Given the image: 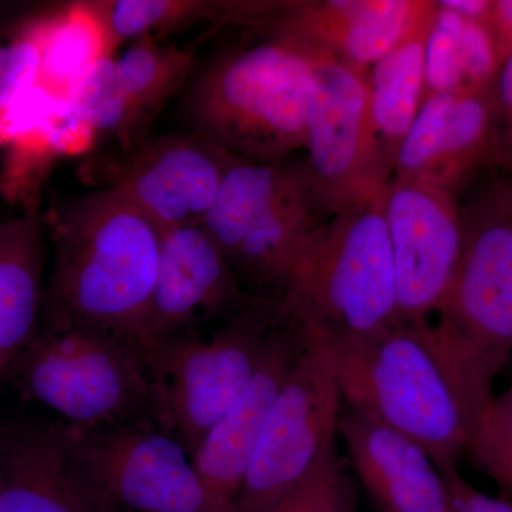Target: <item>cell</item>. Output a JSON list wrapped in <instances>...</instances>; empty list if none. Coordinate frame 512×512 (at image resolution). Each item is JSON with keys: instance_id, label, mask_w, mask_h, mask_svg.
Listing matches in <instances>:
<instances>
[{"instance_id": "1", "label": "cell", "mask_w": 512, "mask_h": 512, "mask_svg": "<svg viewBox=\"0 0 512 512\" xmlns=\"http://www.w3.org/2000/svg\"><path fill=\"white\" fill-rule=\"evenodd\" d=\"M43 222L55 261L42 325L87 326L143 345L161 232L110 187L53 201Z\"/></svg>"}, {"instance_id": "2", "label": "cell", "mask_w": 512, "mask_h": 512, "mask_svg": "<svg viewBox=\"0 0 512 512\" xmlns=\"http://www.w3.org/2000/svg\"><path fill=\"white\" fill-rule=\"evenodd\" d=\"M470 187L460 202V264L430 330L477 429L494 397L495 379L512 355V217L495 171Z\"/></svg>"}, {"instance_id": "3", "label": "cell", "mask_w": 512, "mask_h": 512, "mask_svg": "<svg viewBox=\"0 0 512 512\" xmlns=\"http://www.w3.org/2000/svg\"><path fill=\"white\" fill-rule=\"evenodd\" d=\"M265 42L221 56L191 82L192 130L229 156L282 163L305 147L312 59L301 37L272 18Z\"/></svg>"}, {"instance_id": "4", "label": "cell", "mask_w": 512, "mask_h": 512, "mask_svg": "<svg viewBox=\"0 0 512 512\" xmlns=\"http://www.w3.org/2000/svg\"><path fill=\"white\" fill-rule=\"evenodd\" d=\"M272 299L320 349L362 342L397 323L396 272L379 195L323 222Z\"/></svg>"}, {"instance_id": "5", "label": "cell", "mask_w": 512, "mask_h": 512, "mask_svg": "<svg viewBox=\"0 0 512 512\" xmlns=\"http://www.w3.org/2000/svg\"><path fill=\"white\" fill-rule=\"evenodd\" d=\"M430 325L394 323L362 342L319 349L343 404L419 444L444 474L457 470L476 429L437 355Z\"/></svg>"}, {"instance_id": "6", "label": "cell", "mask_w": 512, "mask_h": 512, "mask_svg": "<svg viewBox=\"0 0 512 512\" xmlns=\"http://www.w3.org/2000/svg\"><path fill=\"white\" fill-rule=\"evenodd\" d=\"M6 382L72 429L153 421V383L143 345L107 330L40 325Z\"/></svg>"}, {"instance_id": "7", "label": "cell", "mask_w": 512, "mask_h": 512, "mask_svg": "<svg viewBox=\"0 0 512 512\" xmlns=\"http://www.w3.org/2000/svg\"><path fill=\"white\" fill-rule=\"evenodd\" d=\"M279 315L278 302L254 296L211 335L195 329L144 343L153 423L190 456L251 382Z\"/></svg>"}, {"instance_id": "8", "label": "cell", "mask_w": 512, "mask_h": 512, "mask_svg": "<svg viewBox=\"0 0 512 512\" xmlns=\"http://www.w3.org/2000/svg\"><path fill=\"white\" fill-rule=\"evenodd\" d=\"M343 399L328 357L309 340L269 414L235 512H271L336 451Z\"/></svg>"}, {"instance_id": "9", "label": "cell", "mask_w": 512, "mask_h": 512, "mask_svg": "<svg viewBox=\"0 0 512 512\" xmlns=\"http://www.w3.org/2000/svg\"><path fill=\"white\" fill-rule=\"evenodd\" d=\"M299 37L311 53L313 72L303 167L320 210L330 218L386 188L373 158L369 86L366 72Z\"/></svg>"}, {"instance_id": "10", "label": "cell", "mask_w": 512, "mask_h": 512, "mask_svg": "<svg viewBox=\"0 0 512 512\" xmlns=\"http://www.w3.org/2000/svg\"><path fill=\"white\" fill-rule=\"evenodd\" d=\"M64 429L113 512H235L204 484L183 444L153 421Z\"/></svg>"}, {"instance_id": "11", "label": "cell", "mask_w": 512, "mask_h": 512, "mask_svg": "<svg viewBox=\"0 0 512 512\" xmlns=\"http://www.w3.org/2000/svg\"><path fill=\"white\" fill-rule=\"evenodd\" d=\"M396 272L397 323L439 311L463 251L457 195L413 180H390L379 194Z\"/></svg>"}, {"instance_id": "12", "label": "cell", "mask_w": 512, "mask_h": 512, "mask_svg": "<svg viewBox=\"0 0 512 512\" xmlns=\"http://www.w3.org/2000/svg\"><path fill=\"white\" fill-rule=\"evenodd\" d=\"M235 160L195 131L168 134L116 165L107 187L160 232L201 224Z\"/></svg>"}, {"instance_id": "13", "label": "cell", "mask_w": 512, "mask_h": 512, "mask_svg": "<svg viewBox=\"0 0 512 512\" xmlns=\"http://www.w3.org/2000/svg\"><path fill=\"white\" fill-rule=\"evenodd\" d=\"M308 345L305 329L281 308L251 382L192 454L198 476L222 500L237 503L266 420Z\"/></svg>"}, {"instance_id": "14", "label": "cell", "mask_w": 512, "mask_h": 512, "mask_svg": "<svg viewBox=\"0 0 512 512\" xmlns=\"http://www.w3.org/2000/svg\"><path fill=\"white\" fill-rule=\"evenodd\" d=\"M252 298L200 224L165 229L143 345L190 332L221 315L231 316Z\"/></svg>"}, {"instance_id": "15", "label": "cell", "mask_w": 512, "mask_h": 512, "mask_svg": "<svg viewBox=\"0 0 512 512\" xmlns=\"http://www.w3.org/2000/svg\"><path fill=\"white\" fill-rule=\"evenodd\" d=\"M0 512H113L62 423L0 429Z\"/></svg>"}, {"instance_id": "16", "label": "cell", "mask_w": 512, "mask_h": 512, "mask_svg": "<svg viewBox=\"0 0 512 512\" xmlns=\"http://www.w3.org/2000/svg\"><path fill=\"white\" fill-rule=\"evenodd\" d=\"M339 433L376 512H453L446 480L419 444L345 404Z\"/></svg>"}, {"instance_id": "17", "label": "cell", "mask_w": 512, "mask_h": 512, "mask_svg": "<svg viewBox=\"0 0 512 512\" xmlns=\"http://www.w3.org/2000/svg\"><path fill=\"white\" fill-rule=\"evenodd\" d=\"M433 5L417 0L286 3L276 22L365 72L392 52Z\"/></svg>"}, {"instance_id": "18", "label": "cell", "mask_w": 512, "mask_h": 512, "mask_svg": "<svg viewBox=\"0 0 512 512\" xmlns=\"http://www.w3.org/2000/svg\"><path fill=\"white\" fill-rule=\"evenodd\" d=\"M45 231L39 204L0 221V387L42 325Z\"/></svg>"}, {"instance_id": "19", "label": "cell", "mask_w": 512, "mask_h": 512, "mask_svg": "<svg viewBox=\"0 0 512 512\" xmlns=\"http://www.w3.org/2000/svg\"><path fill=\"white\" fill-rule=\"evenodd\" d=\"M437 2L367 76L373 158L384 187L393 177L397 150L424 100V55Z\"/></svg>"}, {"instance_id": "20", "label": "cell", "mask_w": 512, "mask_h": 512, "mask_svg": "<svg viewBox=\"0 0 512 512\" xmlns=\"http://www.w3.org/2000/svg\"><path fill=\"white\" fill-rule=\"evenodd\" d=\"M109 37L111 53L140 37H158L200 22H268L284 6L276 2H207V0H89Z\"/></svg>"}, {"instance_id": "21", "label": "cell", "mask_w": 512, "mask_h": 512, "mask_svg": "<svg viewBox=\"0 0 512 512\" xmlns=\"http://www.w3.org/2000/svg\"><path fill=\"white\" fill-rule=\"evenodd\" d=\"M498 67L485 23L463 18L437 2L424 55V97L488 90Z\"/></svg>"}, {"instance_id": "22", "label": "cell", "mask_w": 512, "mask_h": 512, "mask_svg": "<svg viewBox=\"0 0 512 512\" xmlns=\"http://www.w3.org/2000/svg\"><path fill=\"white\" fill-rule=\"evenodd\" d=\"M303 171V165L289 160L255 163L237 158L234 161L200 224L227 262L259 215L279 200L302 177Z\"/></svg>"}, {"instance_id": "23", "label": "cell", "mask_w": 512, "mask_h": 512, "mask_svg": "<svg viewBox=\"0 0 512 512\" xmlns=\"http://www.w3.org/2000/svg\"><path fill=\"white\" fill-rule=\"evenodd\" d=\"M495 170H498L497 127L490 89L456 94L439 157L424 183L457 195L477 177Z\"/></svg>"}, {"instance_id": "24", "label": "cell", "mask_w": 512, "mask_h": 512, "mask_svg": "<svg viewBox=\"0 0 512 512\" xmlns=\"http://www.w3.org/2000/svg\"><path fill=\"white\" fill-rule=\"evenodd\" d=\"M113 56L106 29L89 0L47 13L37 87L66 100L77 80L103 57Z\"/></svg>"}, {"instance_id": "25", "label": "cell", "mask_w": 512, "mask_h": 512, "mask_svg": "<svg viewBox=\"0 0 512 512\" xmlns=\"http://www.w3.org/2000/svg\"><path fill=\"white\" fill-rule=\"evenodd\" d=\"M116 66L124 92L144 128L171 97L191 82L195 56L190 50L163 45L146 36L134 40L116 59Z\"/></svg>"}, {"instance_id": "26", "label": "cell", "mask_w": 512, "mask_h": 512, "mask_svg": "<svg viewBox=\"0 0 512 512\" xmlns=\"http://www.w3.org/2000/svg\"><path fill=\"white\" fill-rule=\"evenodd\" d=\"M66 101L96 134H109L131 146L143 131L113 56L103 57L90 67L74 84Z\"/></svg>"}, {"instance_id": "27", "label": "cell", "mask_w": 512, "mask_h": 512, "mask_svg": "<svg viewBox=\"0 0 512 512\" xmlns=\"http://www.w3.org/2000/svg\"><path fill=\"white\" fill-rule=\"evenodd\" d=\"M46 22L47 13L26 20L8 43H0V147L10 111L39 83Z\"/></svg>"}, {"instance_id": "28", "label": "cell", "mask_w": 512, "mask_h": 512, "mask_svg": "<svg viewBox=\"0 0 512 512\" xmlns=\"http://www.w3.org/2000/svg\"><path fill=\"white\" fill-rule=\"evenodd\" d=\"M467 453L512 504V383L485 407Z\"/></svg>"}, {"instance_id": "29", "label": "cell", "mask_w": 512, "mask_h": 512, "mask_svg": "<svg viewBox=\"0 0 512 512\" xmlns=\"http://www.w3.org/2000/svg\"><path fill=\"white\" fill-rule=\"evenodd\" d=\"M456 94L424 97L412 127L397 150L392 180L426 181L439 157L448 114Z\"/></svg>"}, {"instance_id": "30", "label": "cell", "mask_w": 512, "mask_h": 512, "mask_svg": "<svg viewBox=\"0 0 512 512\" xmlns=\"http://www.w3.org/2000/svg\"><path fill=\"white\" fill-rule=\"evenodd\" d=\"M355 484L338 453L332 454L271 512H356Z\"/></svg>"}, {"instance_id": "31", "label": "cell", "mask_w": 512, "mask_h": 512, "mask_svg": "<svg viewBox=\"0 0 512 512\" xmlns=\"http://www.w3.org/2000/svg\"><path fill=\"white\" fill-rule=\"evenodd\" d=\"M451 497V511L453 512H512V504L503 497L491 495L477 490L468 481L461 477L457 470L443 474Z\"/></svg>"}, {"instance_id": "32", "label": "cell", "mask_w": 512, "mask_h": 512, "mask_svg": "<svg viewBox=\"0 0 512 512\" xmlns=\"http://www.w3.org/2000/svg\"><path fill=\"white\" fill-rule=\"evenodd\" d=\"M485 26L493 39L501 66L512 55V0H493Z\"/></svg>"}, {"instance_id": "33", "label": "cell", "mask_w": 512, "mask_h": 512, "mask_svg": "<svg viewBox=\"0 0 512 512\" xmlns=\"http://www.w3.org/2000/svg\"><path fill=\"white\" fill-rule=\"evenodd\" d=\"M497 133L512 124V55L501 63L490 86Z\"/></svg>"}, {"instance_id": "34", "label": "cell", "mask_w": 512, "mask_h": 512, "mask_svg": "<svg viewBox=\"0 0 512 512\" xmlns=\"http://www.w3.org/2000/svg\"><path fill=\"white\" fill-rule=\"evenodd\" d=\"M439 3L463 18L483 23L487 22L491 6H493V0H441Z\"/></svg>"}, {"instance_id": "35", "label": "cell", "mask_w": 512, "mask_h": 512, "mask_svg": "<svg viewBox=\"0 0 512 512\" xmlns=\"http://www.w3.org/2000/svg\"><path fill=\"white\" fill-rule=\"evenodd\" d=\"M498 170L512 171V124L497 133Z\"/></svg>"}, {"instance_id": "36", "label": "cell", "mask_w": 512, "mask_h": 512, "mask_svg": "<svg viewBox=\"0 0 512 512\" xmlns=\"http://www.w3.org/2000/svg\"><path fill=\"white\" fill-rule=\"evenodd\" d=\"M498 187L512 217V171H495Z\"/></svg>"}]
</instances>
